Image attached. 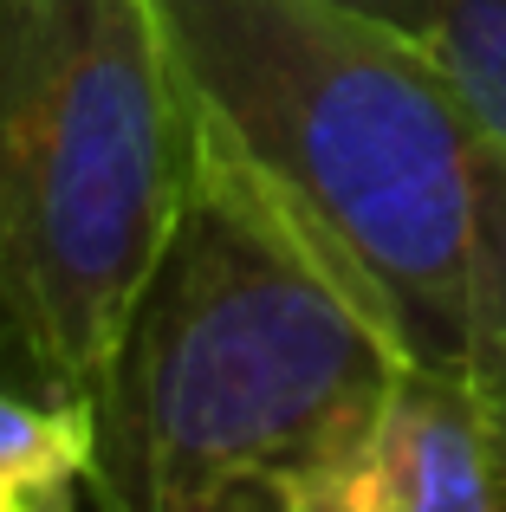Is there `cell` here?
<instances>
[{
    "instance_id": "6da1fadb",
    "label": "cell",
    "mask_w": 506,
    "mask_h": 512,
    "mask_svg": "<svg viewBox=\"0 0 506 512\" xmlns=\"http://www.w3.org/2000/svg\"><path fill=\"white\" fill-rule=\"evenodd\" d=\"M403 363L351 279L195 124L98 389L91 512H299Z\"/></svg>"
},
{
    "instance_id": "7a4b0ae2",
    "label": "cell",
    "mask_w": 506,
    "mask_h": 512,
    "mask_svg": "<svg viewBox=\"0 0 506 512\" xmlns=\"http://www.w3.org/2000/svg\"><path fill=\"white\" fill-rule=\"evenodd\" d=\"M195 124L390 325L468 370L481 124L422 39L338 0H156Z\"/></svg>"
},
{
    "instance_id": "3957f363",
    "label": "cell",
    "mask_w": 506,
    "mask_h": 512,
    "mask_svg": "<svg viewBox=\"0 0 506 512\" xmlns=\"http://www.w3.org/2000/svg\"><path fill=\"white\" fill-rule=\"evenodd\" d=\"M189 150L156 0H0V299L52 396L98 402Z\"/></svg>"
},
{
    "instance_id": "277c9868",
    "label": "cell",
    "mask_w": 506,
    "mask_h": 512,
    "mask_svg": "<svg viewBox=\"0 0 506 512\" xmlns=\"http://www.w3.org/2000/svg\"><path fill=\"white\" fill-rule=\"evenodd\" d=\"M299 512H506V428L442 363H403L370 428L299 493Z\"/></svg>"
},
{
    "instance_id": "5b68a950",
    "label": "cell",
    "mask_w": 506,
    "mask_h": 512,
    "mask_svg": "<svg viewBox=\"0 0 506 512\" xmlns=\"http://www.w3.org/2000/svg\"><path fill=\"white\" fill-rule=\"evenodd\" d=\"M98 402L0 376V512H91Z\"/></svg>"
},
{
    "instance_id": "8992f818",
    "label": "cell",
    "mask_w": 506,
    "mask_h": 512,
    "mask_svg": "<svg viewBox=\"0 0 506 512\" xmlns=\"http://www.w3.org/2000/svg\"><path fill=\"white\" fill-rule=\"evenodd\" d=\"M468 376L506 428V143L481 137L474 163V286H468Z\"/></svg>"
},
{
    "instance_id": "52a82bcc",
    "label": "cell",
    "mask_w": 506,
    "mask_h": 512,
    "mask_svg": "<svg viewBox=\"0 0 506 512\" xmlns=\"http://www.w3.org/2000/svg\"><path fill=\"white\" fill-rule=\"evenodd\" d=\"M429 52L461 91L481 137L506 143V0H442Z\"/></svg>"
},
{
    "instance_id": "ba28073f",
    "label": "cell",
    "mask_w": 506,
    "mask_h": 512,
    "mask_svg": "<svg viewBox=\"0 0 506 512\" xmlns=\"http://www.w3.org/2000/svg\"><path fill=\"white\" fill-rule=\"evenodd\" d=\"M338 7H351V13H364V20H377V26H390V33L422 39V46H429L442 0H338Z\"/></svg>"
},
{
    "instance_id": "9c48e42d",
    "label": "cell",
    "mask_w": 506,
    "mask_h": 512,
    "mask_svg": "<svg viewBox=\"0 0 506 512\" xmlns=\"http://www.w3.org/2000/svg\"><path fill=\"white\" fill-rule=\"evenodd\" d=\"M0 376H13V383H33V389H46L39 383V370H33V357H26V344H20V331H13V312H7V299H0ZM52 396V389H46Z\"/></svg>"
}]
</instances>
